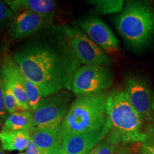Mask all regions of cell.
<instances>
[{
    "label": "cell",
    "mask_w": 154,
    "mask_h": 154,
    "mask_svg": "<svg viewBox=\"0 0 154 154\" xmlns=\"http://www.w3.org/2000/svg\"><path fill=\"white\" fill-rule=\"evenodd\" d=\"M13 58L43 97L72 90L74 74L82 64L63 28L57 26L29 38L14 51Z\"/></svg>",
    "instance_id": "1"
},
{
    "label": "cell",
    "mask_w": 154,
    "mask_h": 154,
    "mask_svg": "<svg viewBox=\"0 0 154 154\" xmlns=\"http://www.w3.org/2000/svg\"><path fill=\"white\" fill-rule=\"evenodd\" d=\"M109 94L104 91L79 96L72 102L59 128L57 147L71 136L97 131L102 128L107 120Z\"/></svg>",
    "instance_id": "2"
},
{
    "label": "cell",
    "mask_w": 154,
    "mask_h": 154,
    "mask_svg": "<svg viewBox=\"0 0 154 154\" xmlns=\"http://www.w3.org/2000/svg\"><path fill=\"white\" fill-rule=\"evenodd\" d=\"M115 24L128 47L141 51L154 41V6L144 1L127 2Z\"/></svg>",
    "instance_id": "3"
},
{
    "label": "cell",
    "mask_w": 154,
    "mask_h": 154,
    "mask_svg": "<svg viewBox=\"0 0 154 154\" xmlns=\"http://www.w3.org/2000/svg\"><path fill=\"white\" fill-rule=\"evenodd\" d=\"M107 116L112 128L120 134L122 143H144L146 135L142 126L144 119L133 106L126 90H114L109 94Z\"/></svg>",
    "instance_id": "4"
},
{
    "label": "cell",
    "mask_w": 154,
    "mask_h": 154,
    "mask_svg": "<svg viewBox=\"0 0 154 154\" xmlns=\"http://www.w3.org/2000/svg\"><path fill=\"white\" fill-rule=\"evenodd\" d=\"M72 100V94L61 91L42 99L37 109L32 112L33 119V131L61 125Z\"/></svg>",
    "instance_id": "5"
},
{
    "label": "cell",
    "mask_w": 154,
    "mask_h": 154,
    "mask_svg": "<svg viewBox=\"0 0 154 154\" xmlns=\"http://www.w3.org/2000/svg\"><path fill=\"white\" fill-rule=\"evenodd\" d=\"M113 83V73L106 66H81L75 73L72 90L77 96L106 91Z\"/></svg>",
    "instance_id": "6"
},
{
    "label": "cell",
    "mask_w": 154,
    "mask_h": 154,
    "mask_svg": "<svg viewBox=\"0 0 154 154\" xmlns=\"http://www.w3.org/2000/svg\"><path fill=\"white\" fill-rule=\"evenodd\" d=\"M71 46L81 63L86 66H109L111 57L103 49L94 43L79 28L63 26Z\"/></svg>",
    "instance_id": "7"
},
{
    "label": "cell",
    "mask_w": 154,
    "mask_h": 154,
    "mask_svg": "<svg viewBox=\"0 0 154 154\" xmlns=\"http://www.w3.org/2000/svg\"><path fill=\"white\" fill-rule=\"evenodd\" d=\"M111 128L112 126L107 117L106 122L100 130L67 138L51 154H85L99 145L109 134Z\"/></svg>",
    "instance_id": "8"
},
{
    "label": "cell",
    "mask_w": 154,
    "mask_h": 154,
    "mask_svg": "<svg viewBox=\"0 0 154 154\" xmlns=\"http://www.w3.org/2000/svg\"><path fill=\"white\" fill-rule=\"evenodd\" d=\"M0 72L5 84L10 88L17 101L19 111H30L24 88L25 76L19 65L10 55H5L0 61Z\"/></svg>",
    "instance_id": "9"
},
{
    "label": "cell",
    "mask_w": 154,
    "mask_h": 154,
    "mask_svg": "<svg viewBox=\"0 0 154 154\" xmlns=\"http://www.w3.org/2000/svg\"><path fill=\"white\" fill-rule=\"evenodd\" d=\"M125 90L133 106L142 118L151 121L153 94L147 82L138 75L129 74L125 78Z\"/></svg>",
    "instance_id": "10"
},
{
    "label": "cell",
    "mask_w": 154,
    "mask_h": 154,
    "mask_svg": "<svg viewBox=\"0 0 154 154\" xmlns=\"http://www.w3.org/2000/svg\"><path fill=\"white\" fill-rule=\"evenodd\" d=\"M79 26L94 43L108 53L119 51V42L110 27L101 19L88 16L79 20Z\"/></svg>",
    "instance_id": "11"
},
{
    "label": "cell",
    "mask_w": 154,
    "mask_h": 154,
    "mask_svg": "<svg viewBox=\"0 0 154 154\" xmlns=\"http://www.w3.org/2000/svg\"><path fill=\"white\" fill-rule=\"evenodd\" d=\"M46 19L32 11L19 13L12 19L9 34L12 41H18L37 33L44 26Z\"/></svg>",
    "instance_id": "12"
},
{
    "label": "cell",
    "mask_w": 154,
    "mask_h": 154,
    "mask_svg": "<svg viewBox=\"0 0 154 154\" xmlns=\"http://www.w3.org/2000/svg\"><path fill=\"white\" fill-rule=\"evenodd\" d=\"M14 14L29 11L49 19L55 14L57 4L52 0H12L5 1Z\"/></svg>",
    "instance_id": "13"
},
{
    "label": "cell",
    "mask_w": 154,
    "mask_h": 154,
    "mask_svg": "<svg viewBox=\"0 0 154 154\" xmlns=\"http://www.w3.org/2000/svg\"><path fill=\"white\" fill-rule=\"evenodd\" d=\"M60 126L34 130L31 133V138L43 154H51L57 149Z\"/></svg>",
    "instance_id": "14"
},
{
    "label": "cell",
    "mask_w": 154,
    "mask_h": 154,
    "mask_svg": "<svg viewBox=\"0 0 154 154\" xmlns=\"http://www.w3.org/2000/svg\"><path fill=\"white\" fill-rule=\"evenodd\" d=\"M30 139L29 131H0V145L4 151H24L27 148Z\"/></svg>",
    "instance_id": "15"
},
{
    "label": "cell",
    "mask_w": 154,
    "mask_h": 154,
    "mask_svg": "<svg viewBox=\"0 0 154 154\" xmlns=\"http://www.w3.org/2000/svg\"><path fill=\"white\" fill-rule=\"evenodd\" d=\"M2 130L32 133L33 130L32 112L29 111H19L9 114L4 123Z\"/></svg>",
    "instance_id": "16"
},
{
    "label": "cell",
    "mask_w": 154,
    "mask_h": 154,
    "mask_svg": "<svg viewBox=\"0 0 154 154\" xmlns=\"http://www.w3.org/2000/svg\"><path fill=\"white\" fill-rule=\"evenodd\" d=\"M121 143L122 140L120 134L111 128L109 134L97 146L96 154H114Z\"/></svg>",
    "instance_id": "17"
},
{
    "label": "cell",
    "mask_w": 154,
    "mask_h": 154,
    "mask_svg": "<svg viewBox=\"0 0 154 154\" xmlns=\"http://www.w3.org/2000/svg\"><path fill=\"white\" fill-rule=\"evenodd\" d=\"M88 3L94 6L96 11L102 14L119 13L124 10V0H92Z\"/></svg>",
    "instance_id": "18"
},
{
    "label": "cell",
    "mask_w": 154,
    "mask_h": 154,
    "mask_svg": "<svg viewBox=\"0 0 154 154\" xmlns=\"http://www.w3.org/2000/svg\"><path fill=\"white\" fill-rule=\"evenodd\" d=\"M5 103L7 113L9 114L19 111L17 101L11 90L5 84Z\"/></svg>",
    "instance_id": "19"
},
{
    "label": "cell",
    "mask_w": 154,
    "mask_h": 154,
    "mask_svg": "<svg viewBox=\"0 0 154 154\" xmlns=\"http://www.w3.org/2000/svg\"><path fill=\"white\" fill-rule=\"evenodd\" d=\"M14 13L5 1H0V29L14 18Z\"/></svg>",
    "instance_id": "20"
},
{
    "label": "cell",
    "mask_w": 154,
    "mask_h": 154,
    "mask_svg": "<svg viewBox=\"0 0 154 154\" xmlns=\"http://www.w3.org/2000/svg\"><path fill=\"white\" fill-rule=\"evenodd\" d=\"M7 117V111L5 103V82L0 72V124L5 123Z\"/></svg>",
    "instance_id": "21"
},
{
    "label": "cell",
    "mask_w": 154,
    "mask_h": 154,
    "mask_svg": "<svg viewBox=\"0 0 154 154\" xmlns=\"http://www.w3.org/2000/svg\"><path fill=\"white\" fill-rule=\"evenodd\" d=\"M132 151H136L138 154H154V146L147 143H137Z\"/></svg>",
    "instance_id": "22"
},
{
    "label": "cell",
    "mask_w": 154,
    "mask_h": 154,
    "mask_svg": "<svg viewBox=\"0 0 154 154\" xmlns=\"http://www.w3.org/2000/svg\"><path fill=\"white\" fill-rule=\"evenodd\" d=\"M144 133L146 135V140L144 143H147L154 146V124L149 125L144 130Z\"/></svg>",
    "instance_id": "23"
},
{
    "label": "cell",
    "mask_w": 154,
    "mask_h": 154,
    "mask_svg": "<svg viewBox=\"0 0 154 154\" xmlns=\"http://www.w3.org/2000/svg\"><path fill=\"white\" fill-rule=\"evenodd\" d=\"M26 154H43L39 149L36 147L35 143H34L33 140L31 138L29 142L28 146L26 148Z\"/></svg>",
    "instance_id": "24"
},
{
    "label": "cell",
    "mask_w": 154,
    "mask_h": 154,
    "mask_svg": "<svg viewBox=\"0 0 154 154\" xmlns=\"http://www.w3.org/2000/svg\"><path fill=\"white\" fill-rule=\"evenodd\" d=\"M114 154H134V152L131 151V147L122 143V144H120V146L117 148Z\"/></svg>",
    "instance_id": "25"
},
{
    "label": "cell",
    "mask_w": 154,
    "mask_h": 154,
    "mask_svg": "<svg viewBox=\"0 0 154 154\" xmlns=\"http://www.w3.org/2000/svg\"><path fill=\"white\" fill-rule=\"evenodd\" d=\"M152 113H151V122H154V94H153L152 96Z\"/></svg>",
    "instance_id": "26"
},
{
    "label": "cell",
    "mask_w": 154,
    "mask_h": 154,
    "mask_svg": "<svg viewBox=\"0 0 154 154\" xmlns=\"http://www.w3.org/2000/svg\"><path fill=\"white\" fill-rule=\"evenodd\" d=\"M96 152H97V146H96L94 149H92L91 151H90L85 154H96Z\"/></svg>",
    "instance_id": "27"
},
{
    "label": "cell",
    "mask_w": 154,
    "mask_h": 154,
    "mask_svg": "<svg viewBox=\"0 0 154 154\" xmlns=\"http://www.w3.org/2000/svg\"><path fill=\"white\" fill-rule=\"evenodd\" d=\"M0 154H5V153H4L3 149H2V148L1 145H0Z\"/></svg>",
    "instance_id": "28"
},
{
    "label": "cell",
    "mask_w": 154,
    "mask_h": 154,
    "mask_svg": "<svg viewBox=\"0 0 154 154\" xmlns=\"http://www.w3.org/2000/svg\"><path fill=\"white\" fill-rule=\"evenodd\" d=\"M18 154H26V153H18Z\"/></svg>",
    "instance_id": "29"
}]
</instances>
